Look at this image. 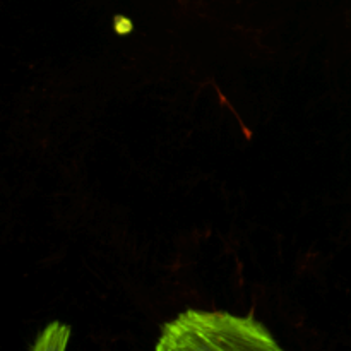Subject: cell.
<instances>
[{
    "instance_id": "cell-1",
    "label": "cell",
    "mask_w": 351,
    "mask_h": 351,
    "mask_svg": "<svg viewBox=\"0 0 351 351\" xmlns=\"http://www.w3.org/2000/svg\"><path fill=\"white\" fill-rule=\"evenodd\" d=\"M158 351L267 350L280 351L271 332L254 317L226 312L187 311L161 328Z\"/></svg>"
}]
</instances>
